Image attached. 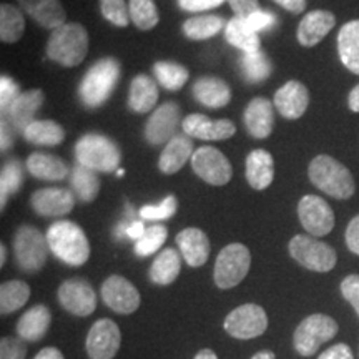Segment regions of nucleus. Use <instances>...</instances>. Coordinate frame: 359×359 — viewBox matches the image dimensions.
I'll return each instance as SVG.
<instances>
[{
  "label": "nucleus",
  "instance_id": "nucleus-1",
  "mask_svg": "<svg viewBox=\"0 0 359 359\" xmlns=\"http://www.w3.org/2000/svg\"><path fill=\"white\" fill-rule=\"evenodd\" d=\"M48 248L69 266H82L90 258V243L85 231L77 223L60 219L47 230Z\"/></svg>",
  "mask_w": 359,
  "mask_h": 359
},
{
  "label": "nucleus",
  "instance_id": "nucleus-2",
  "mask_svg": "<svg viewBox=\"0 0 359 359\" xmlns=\"http://www.w3.org/2000/svg\"><path fill=\"white\" fill-rule=\"evenodd\" d=\"M308 177L318 190L336 200L351 198L356 191L351 172L330 155L314 156L308 167Z\"/></svg>",
  "mask_w": 359,
  "mask_h": 359
},
{
  "label": "nucleus",
  "instance_id": "nucleus-3",
  "mask_svg": "<svg viewBox=\"0 0 359 359\" xmlns=\"http://www.w3.org/2000/svg\"><path fill=\"white\" fill-rule=\"evenodd\" d=\"M122 67L114 57H105L97 60L80 82V98L87 109H98L109 100L120 80Z\"/></svg>",
  "mask_w": 359,
  "mask_h": 359
},
{
  "label": "nucleus",
  "instance_id": "nucleus-4",
  "mask_svg": "<svg viewBox=\"0 0 359 359\" xmlns=\"http://www.w3.org/2000/svg\"><path fill=\"white\" fill-rule=\"evenodd\" d=\"M47 57L64 67H77L88 52V34L79 22H67L52 30L47 42Z\"/></svg>",
  "mask_w": 359,
  "mask_h": 359
},
{
  "label": "nucleus",
  "instance_id": "nucleus-5",
  "mask_svg": "<svg viewBox=\"0 0 359 359\" xmlns=\"http://www.w3.org/2000/svg\"><path fill=\"white\" fill-rule=\"evenodd\" d=\"M75 158L79 165L93 172H116L122 161V151L111 138L100 133H87L75 145Z\"/></svg>",
  "mask_w": 359,
  "mask_h": 359
},
{
  "label": "nucleus",
  "instance_id": "nucleus-6",
  "mask_svg": "<svg viewBox=\"0 0 359 359\" xmlns=\"http://www.w3.org/2000/svg\"><path fill=\"white\" fill-rule=\"evenodd\" d=\"M338 323L327 314H311V316L304 318L296 327L293 336V344L296 353L302 354L303 358L313 356L314 353L320 349L321 344L327 343L338 334Z\"/></svg>",
  "mask_w": 359,
  "mask_h": 359
},
{
  "label": "nucleus",
  "instance_id": "nucleus-7",
  "mask_svg": "<svg viewBox=\"0 0 359 359\" xmlns=\"http://www.w3.org/2000/svg\"><path fill=\"white\" fill-rule=\"evenodd\" d=\"M290 255L303 268L316 273H327L336 266L338 255L333 246L316 240L311 235H296L290 241Z\"/></svg>",
  "mask_w": 359,
  "mask_h": 359
},
{
  "label": "nucleus",
  "instance_id": "nucleus-8",
  "mask_svg": "<svg viewBox=\"0 0 359 359\" xmlns=\"http://www.w3.org/2000/svg\"><path fill=\"white\" fill-rule=\"evenodd\" d=\"M17 266L25 273H37L45 266L48 255L47 236L30 224H22L13 238Z\"/></svg>",
  "mask_w": 359,
  "mask_h": 359
},
{
  "label": "nucleus",
  "instance_id": "nucleus-9",
  "mask_svg": "<svg viewBox=\"0 0 359 359\" xmlns=\"http://www.w3.org/2000/svg\"><path fill=\"white\" fill-rule=\"evenodd\" d=\"M251 253L245 245L231 243L219 251L215 263V285L219 290H230L240 285L248 275Z\"/></svg>",
  "mask_w": 359,
  "mask_h": 359
},
{
  "label": "nucleus",
  "instance_id": "nucleus-10",
  "mask_svg": "<svg viewBox=\"0 0 359 359\" xmlns=\"http://www.w3.org/2000/svg\"><path fill=\"white\" fill-rule=\"evenodd\" d=\"M224 331L236 339H253L262 336L268 327L266 311L255 303H246L224 318Z\"/></svg>",
  "mask_w": 359,
  "mask_h": 359
},
{
  "label": "nucleus",
  "instance_id": "nucleus-11",
  "mask_svg": "<svg viewBox=\"0 0 359 359\" xmlns=\"http://www.w3.org/2000/svg\"><path fill=\"white\" fill-rule=\"evenodd\" d=\"M191 168L203 182L213 187H223L231 180L230 160L215 147H200L191 156Z\"/></svg>",
  "mask_w": 359,
  "mask_h": 359
},
{
  "label": "nucleus",
  "instance_id": "nucleus-12",
  "mask_svg": "<svg viewBox=\"0 0 359 359\" xmlns=\"http://www.w3.org/2000/svg\"><path fill=\"white\" fill-rule=\"evenodd\" d=\"M298 217L311 236H326L334 228L333 208L321 196L304 195L298 203Z\"/></svg>",
  "mask_w": 359,
  "mask_h": 359
},
{
  "label": "nucleus",
  "instance_id": "nucleus-13",
  "mask_svg": "<svg viewBox=\"0 0 359 359\" xmlns=\"http://www.w3.org/2000/svg\"><path fill=\"white\" fill-rule=\"evenodd\" d=\"M122 343V333L115 321L98 320L90 327L85 349L90 359H114Z\"/></svg>",
  "mask_w": 359,
  "mask_h": 359
},
{
  "label": "nucleus",
  "instance_id": "nucleus-14",
  "mask_svg": "<svg viewBox=\"0 0 359 359\" xmlns=\"http://www.w3.org/2000/svg\"><path fill=\"white\" fill-rule=\"evenodd\" d=\"M57 296L62 308L74 316H90L97 308L95 290L82 278H72L62 283Z\"/></svg>",
  "mask_w": 359,
  "mask_h": 359
},
{
  "label": "nucleus",
  "instance_id": "nucleus-15",
  "mask_svg": "<svg viewBox=\"0 0 359 359\" xmlns=\"http://www.w3.org/2000/svg\"><path fill=\"white\" fill-rule=\"evenodd\" d=\"M102 299L118 314H132L140 306V293L127 278L111 275L102 285Z\"/></svg>",
  "mask_w": 359,
  "mask_h": 359
},
{
  "label": "nucleus",
  "instance_id": "nucleus-16",
  "mask_svg": "<svg viewBox=\"0 0 359 359\" xmlns=\"http://www.w3.org/2000/svg\"><path fill=\"white\" fill-rule=\"evenodd\" d=\"M180 115H182V110L175 102L160 105L150 115L145 125L147 142L150 145H161V143H168L173 137H177L175 132L180 125Z\"/></svg>",
  "mask_w": 359,
  "mask_h": 359
},
{
  "label": "nucleus",
  "instance_id": "nucleus-17",
  "mask_svg": "<svg viewBox=\"0 0 359 359\" xmlns=\"http://www.w3.org/2000/svg\"><path fill=\"white\" fill-rule=\"evenodd\" d=\"M182 128L190 138L198 140H226L236 133L235 123L230 120H212L206 115L191 114L183 118Z\"/></svg>",
  "mask_w": 359,
  "mask_h": 359
},
{
  "label": "nucleus",
  "instance_id": "nucleus-18",
  "mask_svg": "<svg viewBox=\"0 0 359 359\" xmlns=\"http://www.w3.org/2000/svg\"><path fill=\"white\" fill-rule=\"evenodd\" d=\"M30 206L40 217H64L74 210L75 195L65 188H42L30 196Z\"/></svg>",
  "mask_w": 359,
  "mask_h": 359
},
{
  "label": "nucleus",
  "instance_id": "nucleus-19",
  "mask_svg": "<svg viewBox=\"0 0 359 359\" xmlns=\"http://www.w3.org/2000/svg\"><path fill=\"white\" fill-rule=\"evenodd\" d=\"M273 103H275L280 115L285 116V118H302L309 105V92L302 82L290 80L281 88H278Z\"/></svg>",
  "mask_w": 359,
  "mask_h": 359
},
{
  "label": "nucleus",
  "instance_id": "nucleus-20",
  "mask_svg": "<svg viewBox=\"0 0 359 359\" xmlns=\"http://www.w3.org/2000/svg\"><path fill=\"white\" fill-rule=\"evenodd\" d=\"M336 17L330 11H311L303 17L298 25L296 39L303 47H314L333 30Z\"/></svg>",
  "mask_w": 359,
  "mask_h": 359
},
{
  "label": "nucleus",
  "instance_id": "nucleus-21",
  "mask_svg": "<svg viewBox=\"0 0 359 359\" xmlns=\"http://www.w3.org/2000/svg\"><path fill=\"white\" fill-rule=\"evenodd\" d=\"M245 125L253 138H268L275 127V114L273 103L264 97H257L245 109Z\"/></svg>",
  "mask_w": 359,
  "mask_h": 359
},
{
  "label": "nucleus",
  "instance_id": "nucleus-22",
  "mask_svg": "<svg viewBox=\"0 0 359 359\" xmlns=\"http://www.w3.org/2000/svg\"><path fill=\"white\" fill-rule=\"evenodd\" d=\"M45 100L43 92L40 88H32L22 92L20 97L12 103L11 109L7 110L8 123L12 125L17 132H24L30 123L35 120V114L42 107Z\"/></svg>",
  "mask_w": 359,
  "mask_h": 359
},
{
  "label": "nucleus",
  "instance_id": "nucleus-23",
  "mask_svg": "<svg viewBox=\"0 0 359 359\" xmlns=\"http://www.w3.org/2000/svg\"><path fill=\"white\" fill-rule=\"evenodd\" d=\"M180 253L191 268L203 266L210 257V240L200 228H185L177 235Z\"/></svg>",
  "mask_w": 359,
  "mask_h": 359
},
{
  "label": "nucleus",
  "instance_id": "nucleus-24",
  "mask_svg": "<svg viewBox=\"0 0 359 359\" xmlns=\"http://www.w3.org/2000/svg\"><path fill=\"white\" fill-rule=\"evenodd\" d=\"M22 11L29 13L40 27L55 30L67 24V13L60 0H17Z\"/></svg>",
  "mask_w": 359,
  "mask_h": 359
},
{
  "label": "nucleus",
  "instance_id": "nucleus-25",
  "mask_svg": "<svg viewBox=\"0 0 359 359\" xmlns=\"http://www.w3.org/2000/svg\"><path fill=\"white\" fill-rule=\"evenodd\" d=\"M245 177L255 190H264L271 185L275 178V160L266 150H253L246 156L245 161Z\"/></svg>",
  "mask_w": 359,
  "mask_h": 359
},
{
  "label": "nucleus",
  "instance_id": "nucleus-26",
  "mask_svg": "<svg viewBox=\"0 0 359 359\" xmlns=\"http://www.w3.org/2000/svg\"><path fill=\"white\" fill-rule=\"evenodd\" d=\"M193 142L188 135H177L165 145L158 160V168L161 173L173 175L185 167L188 160H191Z\"/></svg>",
  "mask_w": 359,
  "mask_h": 359
},
{
  "label": "nucleus",
  "instance_id": "nucleus-27",
  "mask_svg": "<svg viewBox=\"0 0 359 359\" xmlns=\"http://www.w3.org/2000/svg\"><path fill=\"white\" fill-rule=\"evenodd\" d=\"M193 97L208 109H223L231 100V90L224 80L218 77H201L191 90Z\"/></svg>",
  "mask_w": 359,
  "mask_h": 359
},
{
  "label": "nucleus",
  "instance_id": "nucleus-28",
  "mask_svg": "<svg viewBox=\"0 0 359 359\" xmlns=\"http://www.w3.org/2000/svg\"><path fill=\"white\" fill-rule=\"evenodd\" d=\"M50 321V309L45 304H37L22 314L20 320L17 321V334L20 339L29 341V343H37L47 334Z\"/></svg>",
  "mask_w": 359,
  "mask_h": 359
},
{
  "label": "nucleus",
  "instance_id": "nucleus-29",
  "mask_svg": "<svg viewBox=\"0 0 359 359\" xmlns=\"http://www.w3.org/2000/svg\"><path fill=\"white\" fill-rule=\"evenodd\" d=\"M156 100H158V88H156L154 79L145 74L137 75L130 83L128 109L135 114H148L154 110Z\"/></svg>",
  "mask_w": 359,
  "mask_h": 359
},
{
  "label": "nucleus",
  "instance_id": "nucleus-30",
  "mask_svg": "<svg viewBox=\"0 0 359 359\" xmlns=\"http://www.w3.org/2000/svg\"><path fill=\"white\" fill-rule=\"evenodd\" d=\"M27 170L32 177L45 182H60L69 177L70 168L64 160L48 154H32L27 160Z\"/></svg>",
  "mask_w": 359,
  "mask_h": 359
},
{
  "label": "nucleus",
  "instance_id": "nucleus-31",
  "mask_svg": "<svg viewBox=\"0 0 359 359\" xmlns=\"http://www.w3.org/2000/svg\"><path fill=\"white\" fill-rule=\"evenodd\" d=\"M338 55L349 72L359 75V20H349L339 29Z\"/></svg>",
  "mask_w": 359,
  "mask_h": 359
},
{
  "label": "nucleus",
  "instance_id": "nucleus-32",
  "mask_svg": "<svg viewBox=\"0 0 359 359\" xmlns=\"http://www.w3.org/2000/svg\"><path fill=\"white\" fill-rule=\"evenodd\" d=\"M224 37H226L228 43L233 47L240 48L243 53L257 52L259 50V35L257 30L248 24V20L241 19V17H233L224 27Z\"/></svg>",
  "mask_w": 359,
  "mask_h": 359
},
{
  "label": "nucleus",
  "instance_id": "nucleus-33",
  "mask_svg": "<svg viewBox=\"0 0 359 359\" xmlns=\"http://www.w3.org/2000/svg\"><path fill=\"white\" fill-rule=\"evenodd\" d=\"M22 137L34 145L55 147L65 140V130L53 120H34L22 132Z\"/></svg>",
  "mask_w": 359,
  "mask_h": 359
},
{
  "label": "nucleus",
  "instance_id": "nucleus-34",
  "mask_svg": "<svg viewBox=\"0 0 359 359\" xmlns=\"http://www.w3.org/2000/svg\"><path fill=\"white\" fill-rule=\"evenodd\" d=\"M182 271V262L177 250L165 248L150 266V280L158 286H167L177 280Z\"/></svg>",
  "mask_w": 359,
  "mask_h": 359
},
{
  "label": "nucleus",
  "instance_id": "nucleus-35",
  "mask_svg": "<svg viewBox=\"0 0 359 359\" xmlns=\"http://www.w3.org/2000/svg\"><path fill=\"white\" fill-rule=\"evenodd\" d=\"M25 32V19L20 8L11 4L0 6V40L4 43H15Z\"/></svg>",
  "mask_w": 359,
  "mask_h": 359
},
{
  "label": "nucleus",
  "instance_id": "nucleus-36",
  "mask_svg": "<svg viewBox=\"0 0 359 359\" xmlns=\"http://www.w3.org/2000/svg\"><path fill=\"white\" fill-rule=\"evenodd\" d=\"M70 185L72 190H74V195L80 201H83V203H90V201L95 200L102 187L100 180L97 177V172L85 168L82 165H79L72 172Z\"/></svg>",
  "mask_w": 359,
  "mask_h": 359
},
{
  "label": "nucleus",
  "instance_id": "nucleus-37",
  "mask_svg": "<svg viewBox=\"0 0 359 359\" xmlns=\"http://www.w3.org/2000/svg\"><path fill=\"white\" fill-rule=\"evenodd\" d=\"M30 298V286L25 281L12 280L2 283L0 286V313L6 314L15 313Z\"/></svg>",
  "mask_w": 359,
  "mask_h": 359
},
{
  "label": "nucleus",
  "instance_id": "nucleus-38",
  "mask_svg": "<svg viewBox=\"0 0 359 359\" xmlns=\"http://www.w3.org/2000/svg\"><path fill=\"white\" fill-rule=\"evenodd\" d=\"M224 27V19L219 15L191 17L183 24V34L190 40H206L219 34Z\"/></svg>",
  "mask_w": 359,
  "mask_h": 359
},
{
  "label": "nucleus",
  "instance_id": "nucleus-39",
  "mask_svg": "<svg viewBox=\"0 0 359 359\" xmlns=\"http://www.w3.org/2000/svg\"><path fill=\"white\" fill-rule=\"evenodd\" d=\"M240 69L246 82L258 83L269 77V74H271L273 70V65L271 62H269V58L266 57V53L262 50H257V52L243 53V57H241V62H240Z\"/></svg>",
  "mask_w": 359,
  "mask_h": 359
},
{
  "label": "nucleus",
  "instance_id": "nucleus-40",
  "mask_svg": "<svg viewBox=\"0 0 359 359\" xmlns=\"http://www.w3.org/2000/svg\"><path fill=\"white\" fill-rule=\"evenodd\" d=\"M154 74L161 87L165 90H170V92H177L190 79V74H188L185 67L170 60L156 62L154 65Z\"/></svg>",
  "mask_w": 359,
  "mask_h": 359
},
{
  "label": "nucleus",
  "instance_id": "nucleus-41",
  "mask_svg": "<svg viewBox=\"0 0 359 359\" xmlns=\"http://www.w3.org/2000/svg\"><path fill=\"white\" fill-rule=\"evenodd\" d=\"M24 185V170L19 160H11L4 165L0 173V206H6L11 195L17 193Z\"/></svg>",
  "mask_w": 359,
  "mask_h": 359
},
{
  "label": "nucleus",
  "instance_id": "nucleus-42",
  "mask_svg": "<svg viewBox=\"0 0 359 359\" xmlns=\"http://www.w3.org/2000/svg\"><path fill=\"white\" fill-rule=\"evenodd\" d=\"M130 20L140 30H151L158 25L160 15L154 0H130Z\"/></svg>",
  "mask_w": 359,
  "mask_h": 359
},
{
  "label": "nucleus",
  "instance_id": "nucleus-43",
  "mask_svg": "<svg viewBox=\"0 0 359 359\" xmlns=\"http://www.w3.org/2000/svg\"><path fill=\"white\" fill-rule=\"evenodd\" d=\"M167 238V226H163V224H151L150 228H147L140 240L135 243V253L138 257H150V255L156 253L163 246Z\"/></svg>",
  "mask_w": 359,
  "mask_h": 359
},
{
  "label": "nucleus",
  "instance_id": "nucleus-44",
  "mask_svg": "<svg viewBox=\"0 0 359 359\" xmlns=\"http://www.w3.org/2000/svg\"><path fill=\"white\" fill-rule=\"evenodd\" d=\"M100 12L103 19L115 27H127L132 22L125 0H100Z\"/></svg>",
  "mask_w": 359,
  "mask_h": 359
},
{
  "label": "nucleus",
  "instance_id": "nucleus-45",
  "mask_svg": "<svg viewBox=\"0 0 359 359\" xmlns=\"http://www.w3.org/2000/svg\"><path fill=\"white\" fill-rule=\"evenodd\" d=\"M177 198L168 195L160 205H147L140 210V218L148 222H160V219H168L177 212Z\"/></svg>",
  "mask_w": 359,
  "mask_h": 359
},
{
  "label": "nucleus",
  "instance_id": "nucleus-46",
  "mask_svg": "<svg viewBox=\"0 0 359 359\" xmlns=\"http://www.w3.org/2000/svg\"><path fill=\"white\" fill-rule=\"evenodd\" d=\"M20 87L11 77L4 75L0 79V109H2L4 114L11 109V105L20 97Z\"/></svg>",
  "mask_w": 359,
  "mask_h": 359
},
{
  "label": "nucleus",
  "instance_id": "nucleus-47",
  "mask_svg": "<svg viewBox=\"0 0 359 359\" xmlns=\"http://www.w3.org/2000/svg\"><path fill=\"white\" fill-rule=\"evenodd\" d=\"M27 346L24 339L17 338H2L0 341V359H25Z\"/></svg>",
  "mask_w": 359,
  "mask_h": 359
},
{
  "label": "nucleus",
  "instance_id": "nucleus-48",
  "mask_svg": "<svg viewBox=\"0 0 359 359\" xmlns=\"http://www.w3.org/2000/svg\"><path fill=\"white\" fill-rule=\"evenodd\" d=\"M341 294L359 316V275H349L341 283Z\"/></svg>",
  "mask_w": 359,
  "mask_h": 359
},
{
  "label": "nucleus",
  "instance_id": "nucleus-49",
  "mask_svg": "<svg viewBox=\"0 0 359 359\" xmlns=\"http://www.w3.org/2000/svg\"><path fill=\"white\" fill-rule=\"evenodd\" d=\"M226 2L230 4L235 17H241V19H248L255 12L262 11L258 0H226Z\"/></svg>",
  "mask_w": 359,
  "mask_h": 359
},
{
  "label": "nucleus",
  "instance_id": "nucleus-50",
  "mask_svg": "<svg viewBox=\"0 0 359 359\" xmlns=\"http://www.w3.org/2000/svg\"><path fill=\"white\" fill-rule=\"evenodd\" d=\"M224 0H178V6L185 12H206L222 6Z\"/></svg>",
  "mask_w": 359,
  "mask_h": 359
},
{
  "label": "nucleus",
  "instance_id": "nucleus-51",
  "mask_svg": "<svg viewBox=\"0 0 359 359\" xmlns=\"http://www.w3.org/2000/svg\"><path fill=\"white\" fill-rule=\"evenodd\" d=\"M246 20H248V24L253 27L257 32H263V30L271 29V27L275 25L276 17L266 11H258L255 12L253 15H250Z\"/></svg>",
  "mask_w": 359,
  "mask_h": 359
},
{
  "label": "nucleus",
  "instance_id": "nucleus-52",
  "mask_svg": "<svg viewBox=\"0 0 359 359\" xmlns=\"http://www.w3.org/2000/svg\"><path fill=\"white\" fill-rule=\"evenodd\" d=\"M346 245L349 251L359 257V215L349 222L346 228Z\"/></svg>",
  "mask_w": 359,
  "mask_h": 359
},
{
  "label": "nucleus",
  "instance_id": "nucleus-53",
  "mask_svg": "<svg viewBox=\"0 0 359 359\" xmlns=\"http://www.w3.org/2000/svg\"><path fill=\"white\" fill-rule=\"evenodd\" d=\"M318 359H354L351 348L346 343L334 344V346L327 348L326 351H323Z\"/></svg>",
  "mask_w": 359,
  "mask_h": 359
},
{
  "label": "nucleus",
  "instance_id": "nucleus-54",
  "mask_svg": "<svg viewBox=\"0 0 359 359\" xmlns=\"http://www.w3.org/2000/svg\"><path fill=\"white\" fill-rule=\"evenodd\" d=\"M273 2L291 13H302L306 8V0H273Z\"/></svg>",
  "mask_w": 359,
  "mask_h": 359
},
{
  "label": "nucleus",
  "instance_id": "nucleus-55",
  "mask_svg": "<svg viewBox=\"0 0 359 359\" xmlns=\"http://www.w3.org/2000/svg\"><path fill=\"white\" fill-rule=\"evenodd\" d=\"M2 151L8 150V148L12 147V142H13V137H12V125L7 122L6 118L2 120Z\"/></svg>",
  "mask_w": 359,
  "mask_h": 359
},
{
  "label": "nucleus",
  "instance_id": "nucleus-56",
  "mask_svg": "<svg viewBox=\"0 0 359 359\" xmlns=\"http://www.w3.org/2000/svg\"><path fill=\"white\" fill-rule=\"evenodd\" d=\"M145 230H147V228L143 226L142 222H132V223H130V226H128L127 236L132 238V240H135V241H138L143 236Z\"/></svg>",
  "mask_w": 359,
  "mask_h": 359
},
{
  "label": "nucleus",
  "instance_id": "nucleus-57",
  "mask_svg": "<svg viewBox=\"0 0 359 359\" xmlns=\"http://www.w3.org/2000/svg\"><path fill=\"white\" fill-rule=\"evenodd\" d=\"M34 359H65L60 349L57 348H43Z\"/></svg>",
  "mask_w": 359,
  "mask_h": 359
},
{
  "label": "nucleus",
  "instance_id": "nucleus-58",
  "mask_svg": "<svg viewBox=\"0 0 359 359\" xmlns=\"http://www.w3.org/2000/svg\"><path fill=\"white\" fill-rule=\"evenodd\" d=\"M348 105H349V110L354 111V114H359V83L351 90V92H349Z\"/></svg>",
  "mask_w": 359,
  "mask_h": 359
},
{
  "label": "nucleus",
  "instance_id": "nucleus-59",
  "mask_svg": "<svg viewBox=\"0 0 359 359\" xmlns=\"http://www.w3.org/2000/svg\"><path fill=\"white\" fill-rule=\"evenodd\" d=\"M193 359H218V356L217 353L212 351V349H201V351Z\"/></svg>",
  "mask_w": 359,
  "mask_h": 359
},
{
  "label": "nucleus",
  "instance_id": "nucleus-60",
  "mask_svg": "<svg viewBox=\"0 0 359 359\" xmlns=\"http://www.w3.org/2000/svg\"><path fill=\"white\" fill-rule=\"evenodd\" d=\"M251 359H276V356H275V353H273V351H259V353L255 354V356Z\"/></svg>",
  "mask_w": 359,
  "mask_h": 359
},
{
  "label": "nucleus",
  "instance_id": "nucleus-61",
  "mask_svg": "<svg viewBox=\"0 0 359 359\" xmlns=\"http://www.w3.org/2000/svg\"><path fill=\"white\" fill-rule=\"evenodd\" d=\"M6 259H7V248L6 245H0V266L6 264Z\"/></svg>",
  "mask_w": 359,
  "mask_h": 359
},
{
  "label": "nucleus",
  "instance_id": "nucleus-62",
  "mask_svg": "<svg viewBox=\"0 0 359 359\" xmlns=\"http://www.w3.org/2000/svg\"><path fill=\"white\" fill-rule=\"evenodd\" d=\"M116 175H118V177H123V170H116Z\"/></svg>",
  "mask_w": 359,
  "mask_h": 359
}]
</instances>
